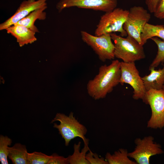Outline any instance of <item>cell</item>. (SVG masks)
I'll return each instance as SVG.
<instances>
[{"instance_id": "6da1fadb", "label": "cell", "mask_w": 164, "mask_h": 164, "mask_svg": "<svg viewBox=\"0 0 164 164\" xmlns=\"http://www.w3.org/2000/svg\"><path fill=\"white\" fill-rule=\"evenodd\" d=\"M120 62L118 60H113L108 65H101L98 74L87 84L88 94L95 100L105 98L120 84Z\"/></svg>"}, {"instance_id": "7a4b0ae2", "label": "cell", "mask_w": 164, "mask_h": 164, "mask_svg": "<svg viewBox=\"0 0 164 164\" xmlns=\"http://www.w3.org/2000/svg\"><path fill=\"white\" fill-rule=\"evenodd\" d=\"M110 35L114 42L115 57L125 63L135 62L145 58L143 46L131 36L127 35L124 38L114 32Z\"/></svg>"}, {"instance_id": "3957f363", "label": "cell", "mask_w": 164, "mask_h": 164, "mask_svg": "<svg viewBox=\"0 0 164 164\" xmlns=\"http://www.w3.org/2000/svg\"><path fill=\"white\" fill-rule=\"evenodd\" d=\"M56 121L60 122L59 124L54 123L53 127L58 130L59 134L64 140L66 146L77 137L81 138L84 142L88 140L85 137L87 129L76 118L73 112H71L68 116L63 113H57L51 123Z\"/></svg>"}, {"instance_id": "277c9868", "label": "cell", "mask_w": 164, "mask_h": 164, "mask_svg": "<svg viewBox=\"0 0 164 164\" xmlns=\"http://www.w3.org/2000/svg\"><path fill=\"white\" fill-rule=\"evenodd\" d=\"M129 10L121 8H115L102 15L97 26L94 35L96 36L119 32L121 36H127L123 26L127 18Z\"/></svg>"}, {"instance_id": "5b68a950", "label": "cell", "mask_w": 164, "mask_h": 164, "mask_svg": "<svg viewBox=\"0 0 164 164\" xmlns=\"http://www.w3.org/2000/svg\"><path fill=\"white\" fill-rule=\"evenodd\" d=\"M142 100L150 105L152 111L147 127L154 129L164 127V89H151L146 91Z\"/></svg>"}, {"instance_id": "8992f818", "label": "cell", "mask_w": 164, "mask_h": 164, "mask_svg": "<svg viewBox=\"0 0 164 164\" xmlns=\"http://www.w3.org/2000/svg\"><path fill=\"white\" fill-rule=\"evenodd\" d=\"M80 34L83 41L92 49L101 61L104 62L114 58V46L110 33L97 36L81 31Z\"/></svg>"}, {"instance_id": "52a82bcc", "label": "cell", "mask_w": 164, "mask_h": 164, "mask_svg": "<svg viewBox=\"0 0 164 164\" xmlns=\"http://www.w3.org/2000/svg\"><path fill=\"white\" fill-rule=\"evenodd\" d=\"M150 19L151 15L146 9L141 6H134L129 10L123 28L127 35L132 37L142 45L141 35Z\"/></svg>"}, {"instance_id": "ba28073f", "label": "cell", "mask_w": 164, "mask_h": 164, "mask_svg": "<svg viewBox=\"0 0 164 164\" xmlns=\"http://www.w3.org/2000/svg\"><path fill=\"white\" fill-rule=\"evenodd\" d=\"M120 84L122 85L125 83L129 84L133 89V98L142 100L146 91L135 62H120Z\"/></svg>"}, {"instance_id": "9c48e42d", "label": "cell", "mask_w": 164, "mask_h": 164, "mask_svg": "<svg viewBox=\"0 0 164 164\" xmlns=\"http://www.w3.org/2000/svg\"><path fill=\"white\" fill-rule=\"evenodd\" d=\"M135 142L136 147L134 151L128 153V156L134 159L137 164H149L152 156L163 153L160 145L154 141L152 136L136 138Z\"/></svg>"}, {"instance_id": "30bf717a", "label": "cell", "mask_w": 164, "mask_h": 164, "mask_svg": "<svg viewBox=\"0 0 164 164\" xmlns=\"http://www.w3.org/2000/svg\"><path fill=\"white\" fill-rule=\"evenodd\" d=\"M118 0H60L56 8L59 12L66 8L72 7L106 12L116 8Z\"/></svg>"}, {"instance_id": "8fae6325", "label": "cell", "mask_w": 164, "mask_h": 164, "mask_svg": "<svg viewBox=\"0 0 164 164\" xmlns=\"http://www.w3.org/2000/svg\"><path fill=\"white\" fill-rule=\"evenodd\" d=\"M48 0H25L20 4L14 14L0 24V30H5L17 23L34 10L47 5Z\"/></svg>"}, {"instance_id": "7c38bea8", "label": "cell", "mask_w": 164, "mask_h": 164, "mask_svg": "<svg viewBox=\"0 0 164 164\" xmlns=\"http://www.w3.org/2000/svg\"><path fill=\"white\" fill-rule=\"evenodd\" d=\"M7 33L16 39L20 46L33 43L37 40L36 33L27 27L19 24H15L5 29Z\"/></svg>"}, {"instance_id": "4fadbf2b", "label": "cell", "mask_w": 164, "mask_h": 164, "mask_svg": "<svg viewBox=\"0 0 164 164\" xmlns=\"http://www.w3.org/2000/svg\"><path fill=\"white\" fill-rule=\"evenodd\" d=\"M149 69L150 73L142 77L146 91L151 89H162L164 85V66L162 69Z\"/></svg>"}, {"instance_id": "5bb4252c", "label": "cell", "mask_w": 164, "mask_h": 164, "mask_svg": "<svg viewBox=\"0 0 164 164\" xmlns=\"http://www.w3.org/2000/svg\"><path fill=\"white\" fill-rule=\"evenodd\" d=\"M47 8V5H46L34 10L15 24L25 26L36 33L39 32V29L34 24L35 22L38 19L44 20L46 19V14L44 11Z\"/></svg>"}, {"instance_id": "9a60e30c", "label": "cell", "mask_w": 164, "mask_h": 164, "mask_svg": "<svg viewBox=\"0 0 164 164\" xmlns=\"http://www.w3.org/2000/svg\"><path fill=\"white\" fill-rule=\"evenodd\" d=\"M26 146L20 143L9 147L8 157L14 164H28Z\"/></svg>"}, {"instance_id": "2e32d148", "label": "cell", "mask_w": 164, "mask_h": 164, "mask_svg": "<svg viewBox=\"0 0 164 164\" xmlns=\"http://www.w3.org/2000/svg\"><path fill=\"white\" fill-rule=\"evenodd\" d=\"M157 37L164 40V25H154L147 23L141 35L142 45L143 46L149 39Z\"/></svg>"}, {"instance_id": "e0dca14e", "label": "cell", "mask_w": 164, "mask_h": 164, "mask_svg": "<svg viewBox=\"0 0 164 164\" xmlns=\"http://www.w3.org/2000/svg\"><path fill=\"white\" fill-rule=\"evenodd\" d=\"M88 140L84 142V146L80 152L81 142L77 144H75L73 146L74 152L72 155H69V164H90L86 159L87 152L89 150L88 146Z\"/></svg>"}, {"instance_id": "ac0fdd59", "label": "cell", "mask_w": 164, "mask_h": 164, "mask_svg": "<svg viewBox=\"0 0 164 164\" xmlns=\"http://www.w3.org/2000/svg\"><path fill=\"white\" fill-rule=\"evenodd\" d=\"M127 150L120 149L113 154L108 152L105 155V159L109 164H136V162L129 159Z\"/></svg>"}, {"instance_id": "d6986e66", "label": "cell", "mask_w": 164, "mask_h": 164, "mask_svg": "<svg viewBox=\"0 0 164 164\" xmlns=\"http://www.w3.org/2000/svg\"><path fill=\"white\" fill-rule=\"evenodd\" d=\"M151 39L157 45L158 51L155 58L150 65L149 69L155 68L161 63H164V40L157 37H152Z\"/></svg>"}, {"instance_id": "ffe728a7", "label": "cell", "mask_w": 164, "mask_h": 164, "mask_svg": "<svg viewBox=\"0 0 164 164\" xmlns=\"http://www.w3.org/2000/svg\"><path fill=\"white\" fill-rule=\"evenodd\" d=\"M12 143V139L7 136H0V161L2 164H8L9 146Z\"/></svg>"}, {"instance_id": "44dd1931", "label": "cell", "mask_w": 164, "mask_h": 164, "mask_svg": "<svg viewBox=\"0 0 164 164\" xmlns=\"http://www.w3.org/2000/svg\"><path fill=\"white\" fill-rule=\"evenodd\" d=\"M51 156L41 152L28 153V164H47Z\"/></svg>"}, {"instance_id": "7402d4cb", "label": "cell", "mask_w": 164, "mask_h": 164, "mask_svg": "<svg viewBox=\"0 0 164 164\" xmlns=\"http://www.w3.org/2000/svg\"><path fill=\"white\" fill-rule=\"evenodd\" d=\"M86 159L89 161L90 164H108V162L104 158L99 157L98 155L94 153L91 151L86 154Z\"/></svg>"}, {"instance_id": "603a6c76", "label": "cell", "mask_w": 164, "mask_h": 164, "mask_svg": "<svg viewBox=\"0 0 164 164\" xmlns=\"http://www.w3.org/2000/svg\"><path fill=\"white\" fill-rule=\"evenodd\" d=\"M47 164H69V157L65 158L60 156L56 153H54Z\"/></svg>"}, {"instance_id": "cb8c5ba5", "label": "cell", "mask_w": 164, "mask_h": 164, "mask_svg": "<svg viewBox=\"0 0 164 164\" xmlns=\"http://www.w3.org/2000/svg\"><path fill=\"white\" fill-rule=\"evenodd\" d=\"M153 13L156 18L164 19V0H160Z\"/></svg>"}, {"instance_id": "d4e9b609", "label": "cell", "mask_w": 164, "mask_h": 164, "mask_svg": "<svg viewBox=\"0 0 164 164\" xmlns=\"http://www.w3.org/2000/svg\"><path fill=\"white\" fill-rule=\"evenodd\" d=\"M160 0H145V2L149 12L154 13Z\"/></svg>"}, {"instance_id": "484cf974", "label": "cell", "mask_w": 164, "mask_h": 164, "mask_svg": "<svg viewBox=\"0 0 164 164\" xmlns=\"http://www.w3.org/2000/svg\"><path fill=\"white\" fill-rule=\"evenodd\" d=\"M162 89H164V85H163V86Z\"/></svg>"}]
</instances>
